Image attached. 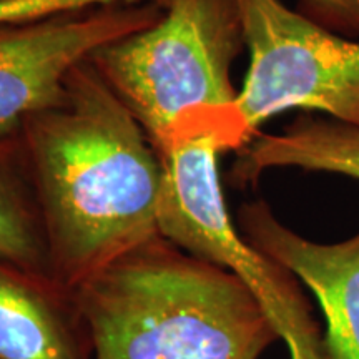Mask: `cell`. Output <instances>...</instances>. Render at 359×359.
Wrapping results in <instances>:
<instances>
[{"instance_id":"9","label":"cell","mask_w":359,"mask_h":359,"mask_svg":"<svg viewBox=\"0 0 359 359\" xmlns=\"http://www.w3.org/2000/svg\"><path fill=\"white\" fill-rule=\"evenodd\" d=\"M275 168H298L348 177L359 182V128L326 116L302 115L280 133H258L236 151L228 182L255 187Z\"/></svg>"},{"instance_id":"7","label":"cell","mask_w":359,"mask_h":359,"mask_svg":"<svg viewBox=\"0 0 359 359\" xmlns=\"http://www.w3.org/2000/svg\"><path fill=\"white\" fill-rule=\"evenodd\" d=\"M236 226L316 298L326 359H359V233L338 243L311 241L281 223L264 200L241 205Z\"/></svg>"},{"instance_id":"1","label":"cell","mask_w":359,"mask_h":359,"mask_svg":"<svg viewBox=\"0 0 359 359\" xmlns=\"http://www.w3.org/2000/svg\"><path fill=\"white\" fill-rule=\"evenodd\" d=\"M19 138L58 286L72 293L158 235L163 161L92 62L70 72L58 103Z\"/></svg>"},{"instance_id":"10","label":"cell","mask_w":359,"mask_h":359,"mask_svg":"<svg viewBox=\"0 0 359 359\" xmlns=\"http://www.w3.org/2000/svg\"><path fill=\"white\" fill-rule=\"evenodd\" d=\"M0 259L52 278L47 238L19 135L0 138Z\"/></svg>"},{"instance_id":"11","label":"cell","mask_w":359,"mask_h":359,"mask_svg":"<svg viewBox=\"0 0 359 359\" xmlns=\"http://www.w3.org/2000/svg\"><path fill=\"white\" fill-rule=\"evenodd\" d=\"M294 11L330 32L359 40V0H296Z\"/></svg>"},{"instance_id":"4","label":"cell","mask_w":359,"mask_h":359,"mask_svg":"<svg viewBox=\"0 0 359 359\" xmlns=\"http://www.w3.org/2000/svg\"><path fill=\"white\" fill-rule=\"evenodd\" d=\"M222 154L217 140L203 138L161 156L165 180L160 235L240 278L268 314L290 359H326L325 333L302 283L255 248L233 222L219 178Z\"/></svg>"},{"instance_id":"2","label":"cell","mask_w":359,"mask_h":359,"mask_svg":"<svg viewBox=\"0 0 359 359\" xmlns=\"http://www.w3.org/2000/svg\"><path fill=\"white\" fill-rule=\"evenodd\" d=\"M72 298L92 359H259L280 341L240 278L160 233Z\"/></svg>"},{"instance_id":"3","label":"cell","mask_w":359,"mask_h":359,"mask_svg":"<svg viewBox=\"0 0 359 359\" xmlns=\"http://www.w3.org/2000/svg\"><path fill=\"white\" fill-rule=\"evenodd\" d=\"M246 48L238 0H170L148 29L90 57L160 155L212 138L226 151L251 142L231 80Z\"/></svg>"},{"instance_id":"12","label":"cell","mask_w":359,"mask_h":359,"mask_svg":"<svg viewBox=\"0 0 359 359\" xmlns=\"http://www.w3.org/2000/svg\"><path fill=\"white\" fill-rule=\"evenodd\" d=\"M85 0H0V24H13L83 7Z\"/></svg>"},{"instance_id":"8","label":"cell","mask_w":359,"mask_h":359,"mask_svg":"<svg viewBox=\"0 0 359 359\" xmlns=\"http://www.w3.org/2000/svg\"><path fill=\"white\" fill-rule=\"evenodd\" d=\"M0 359H92L72 293L2 259Z\"/></svg>"},{"instance_id":"5","label":"cell","mask_w":359,"mask_h":359,"mask_svg":"<svg viewBox=\"0 0 359 359\" xmlns=\"http://www.w3.org/2000/svg\"><path fill=\"white\" fill-rule=\"evenodd\" d=\"M250 64L235 107L251 140L303 109L359 128V40L313 24L281 0H238Z\"/></svg>"},{"instance_id":"6","label":"cell","mask_w":359,"mask_h":359,"mask_svg":"<svg viewBox=\"0 0 359 359\" xmlns=\"http://www.w3.org/2000/svg\"><path fill=\"white\" fill-rule=\"evenodd\" d=\"M163 12L156 4H107L0 24V138L19 135L30 116L58 103L75 67Z\"/></svg>"}]
</instances>
